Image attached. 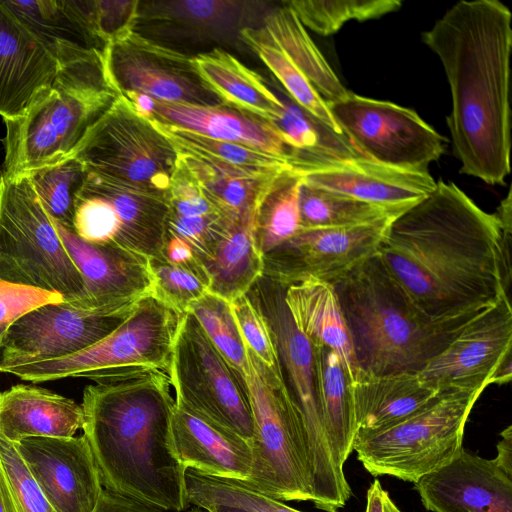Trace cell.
I'll return each instance as SVG.
<instances>
[{
    "label": "cell",
    "mask_w": 512,
    "mask_h": 512,
    "mask_svg": "<svg viewBox=\"0 0 512 512\" xmlns=\"http://www.w3.org/2000/svg\"><path fill=\"white\" fill-rule=\"evenodd\" d=\"M167 198L171 216L195 218L219 212L179 158L167 191Z\"/></svg>",
    "instance_id": "47"
},
{
    "label": "cell",
    "mask_w": 512,
    "mask_h": 512,
    "mask_svg": "<svg viewBox=\"0 0 512 512\" xmlns=\"http://www.w3.org/2000/svg\"><path fill=\"white\" fill-rule=\"evenodd\" d=\"M161 257L172 264H189L198 260L193 247L186 240L168 230Z\"/></svg>",
    "instance_id": "52"
},
{
    "label": "cell",
    "mask_w": 512,
    "mask_h": 512,
    "mask_svg": "<svg viewBox=\"0 0 512 512\" xmlns=\"http://www.w3.org/2000/svg\"><path fill=\"white\" fill-rule=\"evenodd\" d=\"M261 26L327 103L348 94L349 91L285 1L267 13Z\"/></svg>",
    "instance_id": "33"
},
{
    "label": "cell",
    "mask_w": 512,
    "mask_h": 512,
    "mask_svg": "<svg viewBox=\"0 0 512 512\" xmlns=\"http://www.w3.org/2000/svg\"><path fill=\"white\" fill-rule=\"evenodd\" d=\"M284 299L298 330L312 345H325L340 358L350 383L361 373L352 336L332 283L308 279L286 287Z\"/></svg>",
    "instance_id": "30"
},
{
    "label": "cell",
    "mask_w": 512,
    "mask_h": 512,
    "mask_svg": "<svg viewBox=\"0 0 512 512\" xmlns=\"http://www.w3.org/2000/svg\"><path fill=\"white\" fill-rule=\"evenodd\" d=\"M103 52L61 64L50 86L18 118L3 120L1 173L26 175L71 156L87 131L119 97Z\"/></svg>",
    "instance_id": "5"
},
{
    "label": "cell",
    "mask_w": 512,
    "mask_h": 512,
    "mask_svg": "<svg viewBox=\"0 0 512 512\" xmlns=\"http://www.w3.org/2000/svg\"><path fill=\"white\" fill-rule=\"evenodd\" d=\"M93 512H164L104 489Z\"/></svg>",
    "instance_id": "51"
},
{
    "label": "cell",
    "mask_w": 512,
    "mask_h": 512,
    "mask_svg": "<svg viewBox=\"0 0 512 512\" xmlns=\"http://www.w3.org/2000/svg\"><path fill=\"white\" fill-rule=\"evenodd\" d=\"M360 370L419 373L479 312L447 319L423 313L377 254L332 283Z\"/></svg>",
    "instance_id": "4"
},
{
    "label": "cell",
    "mask_w": 512,
    "mask_h": 512,
    "mask_svg": "<svg viewBox=\"0 0 512 512\" xmlns=\"http://www.w3.org/2000/svg\"><path fill=\"white\" fill-rule=\"evenodd\" d=\"M178 158L214 207L230 217L254 210L262 191L281 172L244 170L182 152H178Z\"/></svg>",
    "instance_id": "35"
},
{
    "label": "cell",
    "mask_w": 512,
    "mask_h": 512,
    "mask_svg": "<svg viewBox=\"0 0 512 512\" xmlns=\"http://www.w3.org/2000/svg\"><path fill=\"white\" fill-rule=\"evenodd\" d=\"M500 228V251L502 277L505 292L509 295L511 284V241H512V190L509 189L495 211Z\"/></svg>",
    "instance_id": "50"
},
{
    "label": "cell",
    "mask_w": 512,
    "mask_h": 512,
    "mask_svg": "<svg viewBox=\"0 0 512 512\" xmlns=\"http://www.w3.org/2000/svg\"><path fill=\"white\" fill-rule=\"evenodd\" d=\"M87 174L80 161L69 157L26 176L49 216L60 225L73 230L75 199Z\"/></svg>",
    "instance_id": "42"
},
{
    "label": "cell",
    "mask_w": 512,
    "mask_h": 512,
    "mask_svg": "<svg viewBox=\"0 0 512 512\" xmlns=\"http://www.w3.org/2000/svg\"><path fill=\"white\" fill-rule=\"evenodd\" d=\"M55 225L82 276L85 291L82 306H118L138 302L153 293L148 258L116 246L84 241L72 229L57 222Z\"/></svg>",
    "instance_id": "22"
},
{
    "label": "cell",
    "mask_w": 512,
    "mask_h": 512,
    "mask_svg": "<svg viewBox=\"0 0 512 512\" xmlns=\"http://www.w3.org/2000/svg\"><path fill=\"white\" fill-rule=\"evenodd\" d=\"M418 373L369 374L350 383L356 435L384 430L406 419L439 394Z\"/></svg>",
    "instance_id": "28"
},
{
    "label": "cell",
    "mask_w": 512,
    "mask_h": 512,
    "mask_svg": "<svg viewBox=\"0 0 512 512\" xmlns=\"http://www.w3.org/2000/svg\"><path fill=\"white\" fill-rule=\"evenodd\" d=\"M299 209L301 229L354 226L404 212L313 187L303 181Z\"/></svg>",
    "instance_id": "39"
},
{
    "label": "cell",
    "mask_w": 512,
    "mask_h": 512,
    "mask_svg": "<svg viewBox=\"0 0 512 512\" xmlns=\"http://www.w3.org/2000/svg\"><path fill=\"white\" fill-rule=\"evenodd\" d=\"M301 176L291 167L278 173L262 191L255 209L257 247L264 256L300 229Z\"/></svg>",
    "instance_id": "36"
},
{
    "label": "cell",
    "mask_w": 512,
    "mask_h": 512,
    "mask_svg": "<svg viewBox=\"0 0 512 512\" xmlns=\"http://www.w3.org/2000/svg\"><path fill=\"white\" fill-rule=\"evenodd\" d=\"M204 510H206L208 512H245V511H241V510L230 509V508H225V507H220V506H210Z\"/></svg>",
    "instance_id": "56"
},
{
    "label": "cell",
    "mask_w": 512,
    "mask_h": 512,
    "mask_svg": "<svg viewBox=\"0 0 512 512\" xmlns=\"http://www.w3.org/2000/svg\"><path fill=\"white\" fill-rule=\"evenodd\" d=\"M512 307L502 295L473 317L455 339L418 374L444 390H484L499 365L511 356Z\"/></svg>",
    "instance_id": "18"
},
{
    "label": "cell",
    "mask_w": 512,
    "mask_h": 512,
    "mask_svg": "<svg viewBox=\"0 0 512 512\" xmlns=\"http://www.w3.org/2000/svg\"><path fill=\"white\" fill-rule=\"evenodd\" d=\"M55 57L59 64L103 52L93 0H0Z\"/></svg>",
    "instance_id": "26"
},
{
    "label": "cell",
    "mask_w": 512,
    "mask_h": 512,
    "mask_svg": "<svg viewBox=\"0 0 512 512\" xmlns=\"http://www.w3.org/2000/svg\"><path fill=\"white\" fill-rule=\"evenodd\" d=\"M246 352L245 384L254 436L251 474L244 482L282 502H313L312 466L301 416L279 371L266 366L248 348Z\"/></svg>",
    "instance_id": "7"
},
{
    "label": "cell",
    "mask_w": 512,
    "mask_h": 512,
    "mask_svg": "<svg viewBox=\"0 0 512 512\" xmlns=\"http://www.w3.org/2000/svg\"><path fill=\"white\" fill-rule=\"evenodd\" d=\"M0 279L81 305L82 276L28 176L0 172Z\"/></svg>",
    "instance_id": "9"
},
{
    "label": "cell",
    "mask_w": 512,
    "mask_h": 512,
    "mask_svg": "<svg viewBox=\"0 0 512 512\" xmlns=\"http://www.w3.org/2000/svg\"><path fill=\"white\" fill-rule=\"evenodd\" d=\"M103 56L108 77L119 95L134 92L167 103L223 105L201 79L193 55L133 31L108 44Z\"/></svg>",
    "instance_id": "16"
},
{
    "label": "cell",
    "mask_w": 512,
    "mask_h": 512,
    "mask_svg": "<svg viewBox=\"0 0 512 512\" xmlns=\"http://www.w3.org/2000/svg\"><path fill=\"white\" fill-rule=\"evenodd\" d=\"M139 0H93L97 36L108 44L134 31Z\"/></svg>",
    "instance_id": "49"
},
{
    "label": "cell",
    "mask_w": 512,
    "mask_h": 512,
    "mask_svg": "<svg viewBox=\"0 0 512 512\" xmlns=\"http://www.w3.org/2000/svg\"><path fill=\"white\" fill-rule=\"evenodd\" d=\"M376 254L433 319L477 313L509 296L497 217L452 182L436 181L431 193L395 217Z\"/></svg>",
    "instance_id": "1"
},
{
    "label": "cell",
    "mask_w": 512,
    "mask_h": 512,
    "mask_svg": "<svg viewBox=\"0 0 512 512\" xmlns=\"http://www.w3.org/2000/svg\"><path fill=\"white\" fill-rule=\"evenodd\" d=\"M497 444V455L493 459L497 467L512 478V426L509 425L501 433Z\"/></svg>",
    "instance_id": "54"
},
{
    "label": "cell",
    "mask_w": 512,
    "mask_h": 512,
    "mask_svg": "<svg viewBox=\"0 0 512 512\" xmlns=\"http://www.w3.org/2000/svg\"><path fill=\"white\" fill-rule=\"evenodd\" d=\"M255 209L232 218L208 252L197 258L209 277V292L229 303L245 295L263 275V255L255 240Z\"/></svg>",
    "instance_id": "31"
},
{
    "label": "cell",
    "mask_w": 512,
    "mask_h": 512,
    "mask_svg": "<svg viewBox=\"0 0 512 512\" xmlns=\"http://www.w3.org/2000/svg\"><path fill=\"white\" fill-rule=\"evenodd\" d=\"M305 28L328 36L350 20L367 21L398 11L399 0H289L285 1Z\"/></svg>",
    "instance_id": "41"
},
{
    "label": "cell",
    "mask_w": 512,
    "mask_h": 512,
    "mask_svg": "<svg viewBox=\"0 0 512 512\" xmlns=\"http://www.w3.org/2000/svg\"><path fill=\"white\" fill-rule=\"evenodd\" d=\"M0 512H7V509H6L5 503H4V501H3L1 488H0Z\"/></svg>",
    "instance_id": "57"
},
{
    "label": "cell",
    "mask_w": 512,
    "mask_h": 512,
    "mask_svg": "<svg viewBox=\"0 0 512 512\" xmlns=\"http://www.w3.org/2000/svg\"><path fill=\"white\" fill-rule=\"evenodd\" d=\"M165 372L88 385L83 391V435L103 488L162 511L189 503L186 468L173 447L175 399Z\"/></svg>",
    "instance_id": "3"
},
{
    "label": "cell",
    "mask_w": 512,
    "mask_h": 512,
    "mask_svg": "<svg viewBox=\"0 0 512 512\" xmlns=\"http://www.w3.org/2000/svg\"><path fill=\"white\" fill-rule=\"evenodd\" d=\"M512 359L511 356L505 359L494 372L490 384H502L509 382L512 376L511 369Z\"/></svg>",
    "instance_id": "55"
},
{
    "label": "cell",
    "mask_w": 512,
    "mask_h": 512,
    "mask_svg": "<svg viewBox=\"0 0 512 512\" xmlns=\"http://www.w3.org/2000/svg\"><path fill=\"white\" fill-rule=\"evenodd\" d=\"M291 168L310 186L386 208L405 211L431 193L428 170L383 165L365 157L345 160L296 158Z\"/></svg>",
    "instance_id": "20"
},
{
    "label": "cell",
    "mask_w": 512,
    "mask_h": 512,
    "mask_svg": "<svg viewBox=\"0 0 512 512\" xmlns=\"http://www.w3.org/2000/svg\"><path fill=\"white\" fill-rule=\"evenodd\" d=\"M198 74L223 105L273 123L282 102L265 79L225 49L193 55Z\"/></svg>",
    "instance_id": "32"
},
{
    "label": "cell",
    "mask_w": 512,
    "mask_h": 512,
    "mask_svg": "<svg viewBox=\"0 0 512 512\" xmlns=\"http://www.w3.org/2000/svg\"><path fill=\"white\" fill-rule=\"evenodd\" d=\"M153 278V295L181 314L190 305L209 292L210 280L200 263L172 264L163 259L150 258Z\"/></svg>",
    "instance_id": "44"
},
{
    "label": "cell",
    "mask_w": 512,
    "mask_h": 512,
    "mask_svg": "<svg viewBox=\"0 0 512 512\" xmlns=\"http://www.w3.org/2000/svg\"><path fill=\"white\" fill-rule=\"evenodd\" d=\"M84 184L113 207L116 247L148 259L161 257L170 212L167 192L88 172Z\"/></svg>",
    "instance_id": "25"
},
{
    "label": "cell",
    "mask_w": 512,
    "mask_h": 512,
    "mask_svg": "<svg viewBox=\"0 0 512 512\" xmlns=\"http://www.w3.org/2000/svg\"><path fill=\"white\" fill-rule=\"evenodd\" d=\"M70 157L87 172L167 192L178 152L119 96L87 131Z\"/></svg>",
    "instance_id": "12"
},
{
    "label": "cell",
    "mask_w": 512,
    "mask_h": 512,
    "mask_svg": "<svg viewBox=\"0 0 512 512\" xmlns=\"http://www.w3.org/2000/svg\"><path fill=\"white\" fill-rule=\"evenodd\" d=\"M511 23L498 0H462L422 33L450 86L447 126L460 173L490 185H504L511 168Z\"/></svg>",
    "instance_id": "2"
},
{
    "label": "cell",
    "mask_w": 512,
    "mask_h": 512,
    "mask_svg": "<svg viewBox=\"0 0 512 512\" xmlns=\"http://www.w3.org/2000/svg\"><path fill=\"white\" fill-rule=\"evenodd\" d=\"M242 340L266 366L279 371L272 338L266 321L245 295L230 303Z\"/></svg>",
    "instance_id": "46"
},
{
    "label": "cell",
    "mask_w": 512,
    "mask_h": 512,
    "mask_svg": "<svg viewBox=\"0 0 512 512\" xmlns=\"http://www.w3.org/2000/svg\"><path fill=\"white\" fill-rule=\"evenodd\" d=\"M183 316L150 294L137 302L118 328L89 348L65 358L10 367L2 373L33 383L68 377L105 383L151 372L167 374Z\"/></svg>",
    "instance_id": "8"
},
{
    "label": "cell",
    "mask_w": 512,
    "mask_h": 512,
    "mask_svg": "<svg viewBox=\"0 0 512 512\" xmlns=\"http://www.w3.org/2000/svg\"><path fill=\"white\" fill-rule=\"evenodd\" d=\"M151 113V118L166 124L246 145L283 158L290 165L294 158V151L271 123L225 105L195 106L153 99Z\"/></svg>",
    "instance_id": "27"
},
{
    "label": "cell",
    "mask_w": 512,
    "mask_h": 512,
    "mask_svg": "<svg viewBox=\"0 0 512 512\" xmlns=\"http://www.w3.org/2000/svg\"><path fill=\"white\" fill-rule=\"evenodd\" d=\"M171 432L175 454L186 469L242 481L250 477V443L176 400Z\"/></svg>",
    "instance_id": "24"
},
{
    "label": "cell",
    "mask_w": 512,
    "mask_h": 512,
    "mask_svg": "<svg viewBox=\"0 0 512 512\" xmlns=\"http://www.w3.org/2000/svg\"><path fill=\"white\" fill-rule=\"evenodd\" d=\"M366 500L365 512H401L377 479L368 488Z\"/></svg>",
    "instance_id": "53"
},
{
    "label": "cell",
    "mask_w": 512,
    "mask_h": 512,
    "mask_svg": "<svg viewBox=\"0 0 512 512\" xmlns=\"http://www.w3.org/2000/svg\"><path fill=\"white\" fill-rule=\"evenodd\" d=\"M315 353L317 385L324 425L337 466L353 451L356 435L350 381L339 356L325 345H312ZM344 470V469H343Z\"/></svg>",
    "instance_id": "34"
},
{
    "label": "cell",
    "mask_w": 512,
    "mask_h": 512,
    "mask_svg": "<svg viewBox=\"0 0 512 512\" xmlns=\"http://www.w3.org/2000/svg\"><path fill=\"white\" fill-rule=\"evenodd\" d=\"M272 8L263 1H139L134 32L179 51L180 47H246L241 32L262 25Z\"/></svg>",
    "instance_id": "15"
},
{
    "label": "cell",
    "mask_w": 512,
    "mask_h": 512,
    "mask_svg": "<svg viewBox=\"0 0 512 512\" xmlns=\"http://www.w3.org/2000/svg\"><path fill=\"white\" fill-rule=\"evenodd\" d=\"M241 39L246 48L268 67L277 83L298 105L342 133L330 113L327 102L262 26L244 29L241 32Z\"/></svg>",
    "instance_id": "38"
},
{
    "label": "cell",
    "mask_w": 512,
    "mask_h": 512,
    "mask_svg": "<svg viewBox=\"0 0 512 512\" xmlns=\"http://www.w3.org/2000/svg\"><path fill=\"white\" fill-rule=\"evenodd\" d=\"M14 446L57 512L94 511L104 488L84 435L28 437Z\"/></svg>",
    "instance_id": "19"
},
{
    "label": "cell",
    "mask_w": 512,
    "mask_h": 512,
    "mask_svg": "<svg viewBox=\"0 0 512 512\" xmlns=\"http://www.w3.org/2000/svg\"><path fill=\"white\" fill-rule=\"evenodd\" d=\"M395 217L354 226L301 229L263 256V275L286 287L308 279L333 283L377 253Z\"/></svg>",
    "instance_id": "17"
},
{
    "label": "cell",
    "mask_w": 512,
    "mask_h": 512,
    "mask_svg": "<svg viewBox=\"0 0 512 512\" xmlns=\"http://www.w3.org/2000/svg\"><path fill=\"white\" fill-rule=\"evenodd\" d=\"M341 132L367 159L408 170H428L447 140L414 110L348 92L327 103Z\"/></svg>",
    "instance_id": "13"
},
{
    "label": "cell",
    "mask_w": 512,
    "mask_h": 512,
    "mask_svg": "<svg viewBox=\"0 0 512 512\" xmlns=\"http://www.w3.org/2000/svg\"><path fill=\"white\" fill-rule=\"evenodd\" d=\"M63 300L58 293L0 279V339L24 314L42 305Z\"/></svg>",
    "instance_id": "48"
},
{
    "label": "cell",
    "mask_w": 512,
    "mask_h": 512,
    "mask_svg": "<svg viewBox=\"0 0 512 512\" xmlns=\"http://www.w3.org/2000/svg\"><path fill=\"white\" fill-rule=\"evenodd\" d=\"M84 412L74 400L45 388L17 384L0 392V437H74Z\"/></svg>",
    "instance_id": "29"
},
{
    "label": "cell",
    "mask_w": 512,
    "mask_h": 512,
    "mask_svg": "<svg viewBox=\"0 0 512 512\" xmlns=\"http://www.w3.org/2000/svg\"><path fill=\"white\" fill-rule=\"evenodd\" d=\"M0 488L7 512H57L17 452L0 437Z\"/></svg>",
    "instance_id": "45"
},
{
    "label": "cell",
    "mask_w": 512,
    "mask_h": 512,
    "mask_svg": "<svg viewBox=\"0 0 512 512\" xmlns=\"http://www.w3.org/2000/svg\"><path fill=\"white\" fill-rule=\"evenodd\" d=\"M136 304L88 308L63 300L29 311L0 339V373L10 367L65 358L89 348L118 328Z\"/></svg>",
    "instance_id": "14"
},
{
    "label": "cell",
    "mask_w": 512,
    "mask_h": 512,
    "mask_svg": "<svg viewBox=\"0 0 512 512\" xmlns=\"http://www.w3.org/2000/svg\"><path fill=\"white\" fill-rule=\"evenodd\" d=\"M482 390H444L421 409L384 430L355 436L357 459L373 476L415 483L463 449L468 416Z\"/></svg>",
    "instance_id": "10"
},
{
    "label": "cell",
    "mask_w": 512,
    "mask_h": 512,
    "mask_svg": "<svg viewBox=\"0 0 512 512\" xmlns=\"http://www.w3.org/2000/svg\"><path fill=\"white\" fill-rule=\"evenodd\" d=\"M187 501L206 509L220 506L245 512H301L269 497L242 480L216 477L192 469L185 471Z\"/></svg>",
    "instance_id": "40"
},
{
    "label": "cell",
    "mask_w": 512,
    "mask_h": 512,
    "mask_svg": "<svg viewBox=\"0 0 512 512\" xmlns=\"http://www.w3.org/2000/svg\"><path fill=\"white\" fill-rule=\"evenodd\" d=\"M431 512H512V478L495 462L464 450L414 483Z\"/></svg>",
    "instance_id": "21"
},
{
    "label": "cell",
    "mask_w": 512,
    "mask_h": 512,
    "mask_svg": "<svg viewBox=\"0 0 512 512\" xmlns=\"http://www.w3.org/2000/svg\"><path fill=\"white\" fill-rule=\"evenodd\" d=\"M147 120L169 140L178 152L257 172H278L291 167L289 161L283 158L246 145L209 138L154 118Z\"/></svg>",
    "instance_id": "37"
},
{
    "label": "cell",
    "mask_w": 512,
    "mask_h": 512,
    "mask_svg": "<svg viewBox=\"0 0 512 512\" xmlns=\"http://www.w3.org/2000/svg\"><path fill=\"white\" fill-rule=\"evenodd\" d=\"M48 49L0 2V116L20 117L60 68Z\"/></svg>",
    "instance_id": "23"
},
{
    "label": "cell",
    "mask_w": 512,
    "mask_h": 512,
    "mask_svg": "<svg viewBox=\"0 0 512 512\" xmlns=\"http://www.w3.org/2000/svg\"><path fill=\"white\" fill-rule=\"evenodd\" d=\"M167 375L177 402L251 443L254 424L245 381L190 312L179 325Z\"/></svg>",
    "instance_id": "11"
},
{
    "label": "cell",
    "mask_w": 512,
    "mask_h": 512,
    "mask_svg": "<svg viewBox=\"0 0 512 512\" xmlns=\"http://www.w3.org/2000/svg\"><path fill=\"white\" fill-rule=\"evenodd\" d=\"M286 286L262 275L246 296L268 326L281 379L305 429L313 474V503L337 512L351 496L344 470L333 457L327 437L317 385L314 348L294 324L285 303Z\"/></svg>",
    "instance_id": "6"
},
{
    "label": "cell",
    "mask_w": 512,
    "mask_h": 512,
    "mask_svg": "<svg viewBox=\"0 0 512 512\" xmlns=\"http://www.w3.org/2000/svg\"><path fill=\"white\" fill-rule=\"evenodd\" d=\"M188 512H208V511H206L204 509H201V508H198V507H195V508L191 509Z\"/></svg>",
    "instance_id": "58"
},
{
    "label": "cell",
    "mask_w": 512,
    "mask_h": 512,
    "mask_svg": "<svg viewBox=\"0 0 512 512\" xmlns=\"http://www.w3.org/2000/svg\"><path fill=\"white\" fill-rule=\"evenodd\" d=\"M188 312L193 314L212 344L245 381L247 352L230 303L207 292L190 305Z\"/></svg>",
    "instance_id": "43"
}]
</instances>
